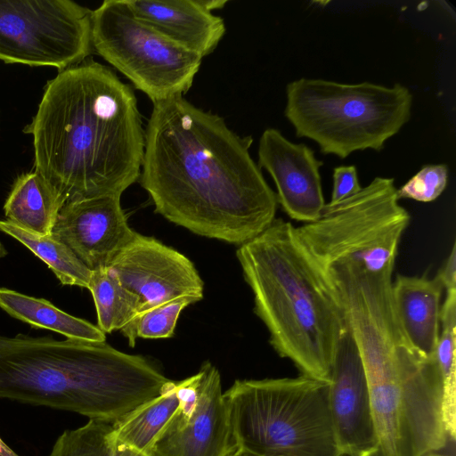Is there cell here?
I'll return each mask as SVG.
<instances>
[{
    "instance_id": "32",
    "label": "cell",
    "mask_w": 456,
    "mask_h": 456,
    "mask_svg": "<svg viewBox=\"0 0 456 456\" xmlns=\"http://www.w3.org/2000/svg\"><path fill=\"white\" fill-rule=\"evenodd\" d=\"M8 254V251L7 249L5 248V247L3 245V243L0 241V258H3L4 256H6Z\"/></svg>"
},
{
    "instance_id": "16",
    "label": "cell",
    "mask_w": 456,
    "mask_h": 456,
    "mask_svg": "<svg viewBox=\"0 0 456 456\" xmlns=\"http://www.w3.org/2000/svg\"><path fill=\"white\" fill-rule=\"evenodd\" d=\"M135 16L178 44L210 54L225 34L224 20L201 0H126Z\"/></svg>"
},
{
    "instance_id": "23",
    "label": "cell",
    "mask_w": 456,
    "mask_h": 456,
    "mask_svg": "<svg viewBox=\"0 0 456 456\" xmlns=\"http://www.w3.org/2000/svg\"><path fill=\"white\" fill-rule=\"evenodd\" d=\"M442 330L436 348L435 357L443 381V414L449 438L454 440L456 428V290L446 292L441 305Z\"/></svg>"
},
{
    "instance_id": "20",
    "label": "cell",
    "mask_w": 456,
    "mask_h": 456,
    "mask_svg": "<svg viewBox=\"0 0 456 456\" xmlns=\"http://www.w3.org/2000/svg\"><path fill=\"white\" fill-rule=\"evenodd\" d=\"M176 381L168 380L159 395L111 424L115 444L144 452L179 406Z\"/></svg>"
},
{
    "instance_id": "1",
    "label": "cell",
    "mask_w": 456,
    "mask_h": 456,
    "mask_svg": "<svg viewBox=\"0 0 456 456\" xmlns=\"http://www.w3.org/2000/svg\"><path fill=\"white\" fill-rule=\"evenodd\" d=\"M252 142L183 96L153 102L138 181L168 221L240 246L272 224L278 207Z\"/></svg>"
},
{
    "instance_id": "21",
    "label": "cell",
    "mask_w": 456,
    "mask_h": 456,
    "mask_svg": "<svg viewBox=\"0 0 456 456\" xmlns=\"http://www.w3.org/2000/svg\"><path fill=\"white\" fill-rule=\"evenodd\" d=\"M0 231L20 241L45 262L63 285L87 289L92 271L62 241L24 231L7 220H0Z\"/></svg>"
},
{
    "instance_id": "29",
    "label": "cell",
    "mask_w": 456,
    "mask_h": 456,
    "mask_svg": "<svg viewBox=\"0 0 456 456\" xmlns=\"http://www.w3.org/2000/svg\"><path fill=\"white\" fill-rule=\"evenodd\" d=\"M202 4L210 12L222 9L228 3L226 0H201Z\"/></svg>"
},
{
    "instance_id": "17",
    "label": "cell",
    "mask_w": 456,
    "mask_h": 456,
    "mask_svg": "<svg viewBox=\"0 0 456 456\" xmlns=\"http://www.w3.org/2000/svg\"><path fill=\"white\" fill-rule=\"evenodd\" d=\"M444 286L437 276L397 274L392 283L395 313L410 344L427 356H435L440 336Z\"/></svg>"
},
{
    "instance_id": "22",
    "label": "cell",
    "mask_w": 456,
    "mask_h": 456,
    "mask_svg": "<svg viewBox=\"0 0 456 456\" xmlns=\"http://www.w3.org/2000/svg\"><path fill=\"white\" fill-rule=\"evenodd\" d=\"M87 289L94 301L97 327L104 333L123 329L141 311L140 297L125 288L108 267L92 271Z\"/></svg>"
},
{
    "instance_id": "28",
    "label": "cell",
    "mask_w": 456,
    "mask_h": 456,
    "mask_svg": "<svg viewBox=\"0 0 456 456\" xmlns=\"http://www.w3.org/2000/svg\"><path fill=\"white\" fill-rule=\"evenodd\" d=\"M436 276L441 281L446 292L456 290V245L453 243L452 251Z\"/></svg>"
},
{
    "instance_id": "7",
    "label": "cell",
    "mask_w": 456,
    "mask_h": 456,
    "mask_svg": "<svg viewBox=\"0 0 456 456\" xmlns=\"http://www.w3.org/2000/svg\"><path fill=\"white\" fill-rule=\"evenodd\" d=\"M286 98L284 115L297 136L340 159L356 151H381L409 121L412 106L411 93L401 84L387 87L321 78L289 83Z\"/></svg>"
},
{
    "instance_id": "30",
    "label": "cell",
    "mask_w": 456,
    "mask_h": 456,
    "mask_svg": "<svg viewBox=\"0 0 456 456\" xmlns=\"http://www.w3.org/2000/svg\"><path fill=\"white\" fill-rule=\"evenodd\" d=\"M0 456H20L0 438Z\"/></svg>"
},
{
    "instance_id": "6",
    "label": "cell",
    "mask_w": 456,
    "mask_h": 456,
    "mask_svg": "<svg viewBox=\"0 0 456 456\" xmlns=\"http://www.w3.org/2000/svg\"><path fill=\"white\" fill-rule=\"evenodd\" d=\"M329 385L305 375L235 380L223 395L237 448L258 456H344Z\"/></svg>"
},
{
    "instance_id": "10",
    "label": "cell",
    "mask_w": 456,
    "mask_h": 456,
    "mask_svg": "<svg viewBox=\"0 0 456 456\" xmlns=\"http://www.w3.org/2000/svg\"><path fill=\"white\" fill-rule=\"evenodd\" d=\"M92 12L70 0H0V60L59 70L84 61Z\"/></svg>"
},
{
    "instance_id": "9",
    "label": "cell",
    "mask_w": 456,
    "mask_h": 456,
    "mask_svg": "<svg viewBox=\"0 0 456 456\" xmlns=\"http://www.w3.org/2000/svg\"><path fill=\"white\" fill-rule=\"evenodd\" d=\"M92 43L152 102L186 94L203 59L135 16L126 0H106L93 11Z\"/></svg>"
},
{
    "instance_id": "4",
    "label": "cell",
    "mask_w": 456,
    "mask_h": 456,
    "mask_svg": "<svg viewBox=\"0 0 456 456\" xmlns=\"http://www.w3.org/2000/svg\"><path fill=\"white\" fill-rule=\"evenodd\" d=\"M168 380L146 357L105 341L0 335V398L113 424Z\"/></svg>"
},
{
    "instance_id": "13",
    "label": "cell",
    "mask_w": 456,
    "mask_h": 456,
    "mask_svg": "<svg viewBox=\"0 0 456 456\" xmlns=\"http://www.w3.org/2000/svg\"><path fill=\"white\" fill-rule=\"evenodd\" d=\"M329 403L334 429L344 456H373L378 438L368 380L347 324L333 357Z\"/></svg>"
},
{
    "instance_id": "33",
    "label": "cell",
    "mask_w": 456,
    "mask_h": 456,
    "mask_svg": "<svg viewBox=\"0 0 456 456\" xmlns=\"http://www.w3.org/2000/svg\"><path fill=\"white\" fill-rule=\"evenodd\" d=\"M426 456H448V455L432 452V453L427 454Z\"/></svg>"
},
{
    "instance_id": "8",
    "label": "cell",
    "mask_w": 456,
    "mask_h": 456,
    "mask_svg": "<svg viewBox=\"0 0 456 456\" xmlns=\"http://www.w3.org/2000/svg\"><path fill=\"white\" fill-rule=\"evenodd\" d=\"M393 178L375 177L339 203H326L320 217L296 227L309 257L352 263L372 273L394 272L401 238L410 224Z\"/></svg>"
},
{
    "instance_id": "18",
    "label": "cell",
    "mask_w": 456,
    "mask_h": 456,
    "mask_svg": "<svg viewBox=\"0 0 456 456\" xmlns=\"http://www.w3.org/2000/svg\"><path fill=\"white\" fill-rule=\"evenodd\" d=\"M64 199L36 170L23 173L13 183L4 205L6 220L30 233L52 234Z\"/></svg>"
},
{
    "instance_id": "11",
    "label": "cell",
    "mask_w": 456,
    "mask_h": 456,
    "mask_svg": "<svg viewBox=\"0 0 456 456\" xmlns=\"http://www.w3.org/2000/svg\"><path fill=\"white\" fill-rule=\"evenodd\" d=\"M179 406L149 445L148 456H229L237 449L218 369L207 361L176 381Z\"/></svg>"
},
{
    "instance_id": "26",
    "label": "cell",
    "mask_w": 456,
    "mask_h": 456,
    "mask_svg": "<svg viewBox=\"0 0 456 456\" xmlns=\"http://www.w3.org/2000/svg\"><path fill=\"white\" fill-rule=\"evenodd\" d=\"M448 182V168L444 164L426 165L397 189L398 199H411L420 202L436 200Z\"/></svg>"
},
{
    "instance_id": "24",
    "label": "cell",
    "mask_w": 456,
    "mask_h": 456,
    "mask_svg": "<svg viewBox=\"0 0 456 456\" xmlns=\"http://www.w3.org/2000/svg\"><path fill=\"white\" fill-rule=\"evenodd\" d=\"M48 456H148L118 445L111 437V424L89 419L75 429L65 430Z\"/></svg>"
},
{
    "instance_id": "25",
    "label": "cell",
    "mask_w": 456,
    "mask_h": 456,
    "mask_svg": "<svg viewBox=\"0 0 456 456\" xmlns=\"http://www.w3.org/2000/svg\"><path fill=\"white\" fill-rule=\"evenodd\" d=\"M196 303L190 297H179L138 314L120 330L131 346L138 338H168L174 336L178 317L187 305Z\"/></svg>"
},
{
    "instance_id": "3",
    "label": "cell",
    "mask_w": 456,
    "mask_h": 456,
    "mask_svg": "<svg viewBox=\"0 0 456 456\" xmlns=\"http://www.w3.org/2000/svg\"><path fill=\"white\" fill-rule=\"evenodd\" d=\"M319 271L362 357L378 438L373 456H426L443 449L448 435L441 373L436 357L414 348L401 329L393 272L372 273L351 263Z\"/></svg>"
},
{
    "instance_id": "5",
    "label": "cell",
    "mask_w": 456,
    "mask_h": 456,
    "mask_svg": "<svg viewBox=\"0 0 456 456\" xmlns=\"http://www.w3.org/2000/svg\"><path fill=\"white\" fill-rule=\"evenodd\" d=\"M254 312L275 352L301 375L330 381V369L347 322L301 245L296 227L281 218L237 250Z\"/></svg>"
},
{
    "instance_id": "31",
    "label": "cell",
    "mask_w": 456,
    "mask_h": 456,
    "mask_svg": "<svg viewBox=\"0 0 456 456\" xmlns=\"http://www.w3.org/2000/svg\"><path fill=\"white\" fill-rule=\"evenodd\" d=\"M229 456H258L244 451L242 449L237 448L233 452H232Z\"/></svg>"
},
{
    "instance_id": "14",
    "label": "cell",
    "mask_w": 456,
    "mask_h": 456,
    "mask_svg": "<svg viewBox=\"0 0 456 456\" xmlns=\"http://www.w3.org/2000/svg\"><path fill=\"white\" fill-rule=\"evenodd\" d=\"M119 195L67 202L52 235L65 243L91 271L109 267L136 235L128 224Z\"/></svg>"
},
{
    "instance_id": "19",
    "label": "cell",
    "mask_w": 456,
    "mask_h": 456,
    "mask_svg": "<svg viewBox=\"0 0 456 456\" xmlns=\"http://www.w3.org/2000/svg\"><path fill=\"white\" fill-rule=\"evenodd\" d=\"M0 308L32 327L50 330L67 338L105 341V333L97 326L67 314L44 298L0 288Z\"/></svg>"
},
{
    "instance_id": "15",
    "label": "cell",
    "mask_w": 456,
    "mask_h": 456,
    "mask_svg": "<svg viewBox=\"0 0 456 456\" xmlns=\"http://www.w3.org/2000/svg\"><path fill=\"white\" fill-rule=\"evenodd\" d=\"M258 162L272 176L277 201L292 219L316 221L325 206L319 160L305 143L289 141L275 128L265 129L259 140Z\"/></svg>"
},
{
    "instance_id": "2",
    "label": "cell",
    "mask_w": 456,
    "mask_h": 456,
    "mask_svg": "<svg viewBox=\"0 0 456 456\" xmlns=\"http://www.w3.org/2000/svg\"><path fill=\"white\" fill-rule=\"evenodd\" d=\"M23 133L34 170L67 202L119 195L138 181L145 130L133 89L93 60L59 70Z\"/></svg>"
},
{
    "instance_id": "12",
    "label": "cell",
    "mask_w": 456,
    "mask_h": 456,
    "mask_svg": "<svg viewBox=\"0 0 456 456\" xmlns=\"http://www.w3.org/2000/svg\"><path fill=\"white\" fill-rule=\"evenodd\" d=\"M108 268L140 297V313L179 297H203V281L192 262L152 237L136 233Z\"/></svg>"
},
{
    "instance_id": "27",
    "label": "cell",
    "mask_w": 456,
    "mask_h": 456,
    "mask_svg": "<svg viewBox=\"0 0 456 456\" xmlns=\"http://www.w3.org/2000/svg\"><path fill=\"white\" fill-rule=\"evenodd\" d=\"M362 188L354 166L338 167L333 171V187L329 203H339L359 192Z\"/></svg>"
}]
</instances>
